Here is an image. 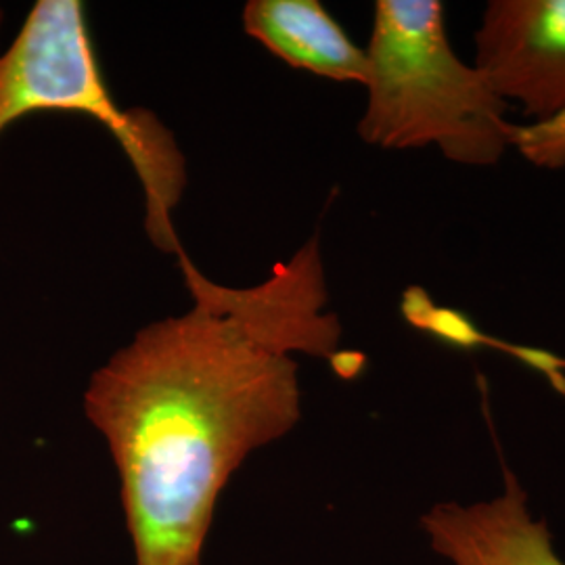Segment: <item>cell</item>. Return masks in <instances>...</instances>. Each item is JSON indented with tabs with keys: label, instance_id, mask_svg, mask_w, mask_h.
I'll use <instances>...</instances> for the list:
<instances>
[{
	"label": "cell",
	"instance_id": "cell-1",
	"mask_svg": "<svg viewBox=\"0 0 565 565\" xmlns=\"http://www.w3.org/2000/svg\"><path fill=\"white\" fill-rule=\"evenodd\" d=\"M193 306L147 324L84 392L120 478L135 565H203L218 499L247 457L302 417L296 354L338 361L319 237L256 287L179 258Z\"/></svg>",
	"mask_w": 565,
	"mask_h": 565
},
{
	"label": "cell",
	"instance_id": "cell-2",
	"mask_svg": "<svg viewBox=\"0 0 565 565\" xmlns=\"http://www.w3.org/2000/svg\"><path fill=\"white\" fill-rule=\"evenodd\" d=\"M359 137L382 149L438 147L448 162L486 168L511 149L503 102L452 49L438 0H377Z\"/></svg>",
	"mask_w": 565,
	"mask_h": 565
},
{
	"label": "cell",
	"instance_id": "cell-3",
	"mask_svg": "<svg viewBox=\"0 0 565 565\" xmlns=\"http://www.w3.org/2000/svg\"><path fill=\"white\" fill-rule=\"evenodd\" d=\"M44 111L99 121L132 163L145 195V231L156 247L181 258L172 221L186 184L177 137L149 109H124L103 78L81 0H36L0 53V137Z\"/></svg>",
	"mask_w": 565,
	"mask_h": 565
},
{
	"label": "cell",
	"instance_id": "cell-4",
	"mask_svg": "<svg viewBox=\"0 0 565 565\" xmlns=\"http://www.w3.org/2000/svg\"><path fill=\"white\" fill-rule=\"evenodd\" d=\"M473 65L505 103L543 121L565 109V0H490Z\"/></svg>",
	"mask_w": 565,
	"mask_h": 565
},
{
	"label": "cell",
	"instance_id": "cell-5",
	"mask_svg": "<svg viewBox=\"0 0 565 565\" xmlns=\"http://www.w3.org/2000/svg\"><path fill=\"white\" fill-rule=\"evenodd\" d=\"M422 530L450 565H565L548 525L532 515L524 486L507 469L501 494L438 503L422 515Z\"/></svg>",
	"mask_w": 565,
	"mask_h": 565
},
{
	"label": "cell",
	"instance_id": "cell-6",
	"mask_svg": "<svg viewBox=\"0 0 565 565\" xmlns=\"http://www.w3.org/2000/svg\"><path fill=\"white\" fill-rule=\"evenodd\" d=\"M243 30L291 67L327 81H366V53L319 0H249Z\"/></svg>",
	"mask_w": 565,
	"mask_h": 565
},
{
	"label": "cell",
	"instance_id": "cell-7",
	"mask_svg": "<svg viewBox=\"0 0 565 565\" xmlns=\"http://www.w3.org/2000/svg\"><path fill=\"white\" fill-rule=\"evenodd\" d=\"M511 147L536 168H565V109L548 120L532 121L527 126L515 124Z\"/></svg>",
	"mask_w": 565,
	"mask_h": 565
},
{
	"label": "cell",
	"instance_id": "cell-8",
	"mask_svg": "<svg viewBox=\"0 0 565 565\" xmlns=\"http://www.w3.org/2000/svg\"><path fill=\"white\" fill-rule=\"evenodd\" d=\"M2 23H4V9L0 7V32H2ZM2 53V51H0Z\"/></svg>",
	"mask_w": 565,
	"mask_h": 565
}]
</instances>
